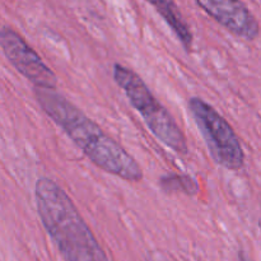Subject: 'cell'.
Segmentation results:
<instances>
[{
  "label": "cell",
  "mask_w": 261,
  "mask_h": 261,
  "mask_svg": "<svg viewBox=\"0 0 261 261\" xmlns=\"http://www.w3.org/2000/svg\"><path fill=\"white\" fill-rule=\"evenodd\" d=\"M35 96L43 112L65 132L97 167L130 182L142 180V168L125 148L63 94L55 89L35 88Z\"/></svg>",
  "instance_id": "obj_1"
},
{
  "label": "cell",
  "mask_w": 261,
  "mask_h": 261,
  "mask_svg": "<svg viewBox=\"0 0 261 261\" xmlns=\"http://www.w3.org/2000/svg\"><path fill=\"white\" fill-rule=\"evenodd\" d=\"M38 216L65 261H110L68 194L51 178L35 186Z\"/></svg>",
  "instance_id": "obj_2"
},
{
  "label": "cell",
  "mask_w": 261,
  "mask_h": 261,
  "mask_svg": "<svg viewBox=\"0 0 261 261\" xmlns=\"http://www.w3.org/2000/svg\"><path fill=\"white\" fill-rule=\"evenodd\" d=\"M114 79L125 92L132 106L142 115L152 134L178 154H188L186 138L168 110L155 98L147 84L132 69L115 64Z\"/></svg>",
  "instance_id": "obj_3"
},
{
  "label": "cell",
  "mask_w": 261,
  "mask_h": 261,
  "mask_svg": "<svg viewBox=\"0 0 261 261\" xmlns=\"http://www.w3.org/2000/svg\"><path fill=\"white\" fill-rule=\"evenodd\" d=\"M189 110L214 162L227 170H241L245 153L236 132L228 121L199 97L189 99Z\"/></svg>",
  "instance_id": "obj_4"
},
{
  "label": "cell",
  "mask_w": 261,
  "mask_h": 261,
  "mask_svg": "<svg viewBox=\"0 0 261 261\" xmlns=\"http://www.w3.org/2000/svg\"><path fill=\"white\" fill-rule=\"evenodd\" d=\"M0 45L9 63L27 78L35 88L55 89L58 79L38 54L13 28L3 25Z\"/></svg>",
  "instance_id": "obj_5"
},
{
  "label": "cell",
  "mask_w": 261,
  "mask_h": 261,
  "mask_svg": "<svg viewBox=\"0 0 261 261\" xmlns=\"http://www.w3.org/2000/svg\"><path fill=\"white\" fill-rule=\"evenodd\" d=\"M196 4L232 35L247 41L256 40L260 25L241 0H195Z\"/></svg>",
  "instance_id": "obj_6"
},
{
  "label": "cell",
  "mask_w": 261,
  "mask_h": 261,
  "mask_svg": "<svg viewBox=\"0 0 261 261\" xmlns=\"http://www.w3.org/2000/svg\"><path fill=\"white\" fill-rule=\"evenodd\" d=\"M147 2L155 8L161 17L167 22L171 30L177 36L186 51L190 53L191 48H193V33H191L188 23L181 15L175 0H147Z\"/></svg>",
  "instance_id": "obj_7"
},
{
  "label": "cell",
  "mask_w": 261,
  "mask_h": 261,
  "mask_svg": "<svg viewBox=\"0 0 261 261\" xmlns=\"http://www.w3.org/2000/svg\"><path fill=\"white\" fill-rule=\"evenodd\" d=\"M161 185H162V188L166 191L181 190L186 194H190V195L196 194V191H198V184H196V181L186 175L166 176V177H163L161 180Z\"/></svg>",
  "instance_id": "obj_8"
},
{
  "label": "cell",
  "mask_w": 261,
  "mask_h": 261,
  "mask_svg": "<svg viewBox=\"0 0 261 261\" xmlns=\"http://www.w3.org/2000/svg\"><path fill=\"white\" fill-rule=\"evenodd\" d=\"M150 261H166V260H163V259H155V257H154V259H152Z\"/></svg>",
  "instance_id": "obj_9"
}]
</instances>
